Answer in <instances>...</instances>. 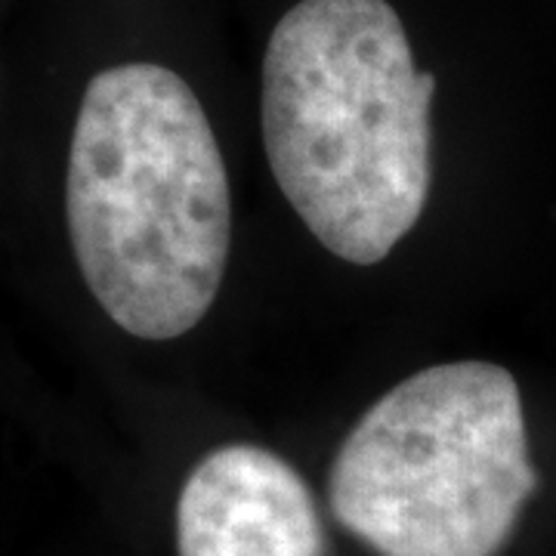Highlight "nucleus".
<instances>
[{
  "instance_id": "obj_2",
  "label": "nucleus",
  "mask_w": 556,
  "mask_h": 556,
  "mask_svg": "<svg viewBox=\"0 0 556 556\" xmlns=\"http://www.w3.org/2000/svg\"><path fill=\"white\" fill-rule=\"evenodd\" d=\"M387 0H300L263 56V146L281 195L325 251L378 266L430 195V102Z\"/></svg>"
},
{
  "instance_id": "obj_1",
  "label": "nucleus",
  "mask_w": 556,
  "mask_h": 556,
  "mask_svg": "<svg viewBox=\"0 0 556 556\" xmlns=\"http://www.w3.org/2000/svg\"><path fill=\"white\" fill-rule=\"evenodd\" d=\"M65 217L80 278L139 340H177L211 313L229 263L232 199L195 90L155 62L93 75L80 100Z\"/></svg>"
},
{
  "instance_id": "obj_4",
  "label": "nucleus",
  "mask_w": 556,
  "mask_h": 556,
  "mask_svg": "<svg viewBox=\"0 0 556 556\" xmlns=\"http://www.w3.org/2000/svg\"><path fill=\"white\" fill-rule=\"evenodd\" d=\"M179 556H328L313 489L260 445H223L192 467L177 501Z\"/></svg>"
},
{
  "instance_id": "obj_3",
  "label": "nucleus",
  "mask_w": 556,
  "mask_h": 556,
  "mask_svg": "<svg viewBox=\"0 0 556 556\" xmlns=\"http://www.w3.org/2000/svg\"><path fill=\"white\" fill-rule=\"evenodd\" d=\"M535 489L517 378L477 358L383 393L328 477L338 522L378 556H497Z\"/></svg>"
}]
</instances>
